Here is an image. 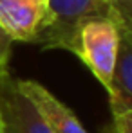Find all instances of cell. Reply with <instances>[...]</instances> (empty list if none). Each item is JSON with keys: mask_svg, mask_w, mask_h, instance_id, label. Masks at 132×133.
Wrapping results in <instances>:
<instances>
[{"mask_svg": "<svg viewBox=\"0 0 132 133\" xmlns=\"http://www.w3.org/2000/svg\"><path fill=\"white\" fill-rule=\"evenodd\" d=\"M101 18L130 22V0H45V18L33 43L72 52L82 25Z\"/></svg>", "mask_w": 132, "mask_h": 133, "instance_id": "obj_1", "label": "cell"}, {"mask_svg": "<svg viewBox=\"0 0 132 133\" xmlns=\"http://www.w3.org/2000/svg\"><path fill=\"white\" fill-rule=\"evenodd\" d=\"M132 31L130 22L90 20L82 25L72 54H76L94 77L107 90L116 68L118 50L123 32Z\"/></svg>", "mask_w": 132, "mask_h": 133, "instance_id": "obj_2", "label": "cell"}, {"mask_svg": "<svg viewBox=\"0 0 132 133\" xmlns=\"http://www.w3.org/2000/svg\"><path fill=\"white\" fill-rule=\"evenodd\" d=\"M0 117L4 133H53L36 106L25 97L16 79L11 76L0 83Z\"/></svg>", "mask_w": 132, "mask_h": 133, "instance_id": "obj_3", "label": "cell"}, {"mask_svg": "<svg viewBox=\"0 0 132 133\" xmlns=\"http://www.w3.org/2000/svg\"><path fill=\"white\" fill-rule=\"evenodd\" d=\"M45 18V0H0V27L11 42L33 43Z\"/></svg>", "mask_w": 132, "mask_h": 133, "instance_id": "obj_4", "label": "cell"}, {"mask_svg": "<svg viewBox=\"0 0 132 133\" xmlns=\"http://www.w3.org/2000/svg\"><path fill=\"white\" fill-rule=\"evenodd\" d=\"M16 85L25 94V97L36 106L53 133H89L78 121L76 113L65 106L58 97H54L44 85L33 79H16Z\"/></svg>", "mask_w": 132, "mask_h": 133, "instance_id": "obj_5", "label": "cell"}, {"mask_svg": "<svg viewBox=\"0 0 132 133\" xmlns=\"http://www.w3.org/2000/svg\"><path fill=\"white\" fill-rule=\"evenodd\" d=\"M132 31L123 32L109 88L112 117L132 115Z\"/></svg>", "mask_w": 132, "mask_h": 133, "instance_id": "obj_6", "label": "cell"}, {"mask_svg": "<svg viewBox=\"0 0 132 133\" xmlns=\"http://www.w3.org/2000/svg\"><path fill=\"white\" fill-rule=\"evenodd\" d=\"M11 47H13V42L0 27V81H4L9 76L7 65H9V58H11Z\"/></svg>", "mask_w": 132, "mask_h": 133, "instance_id": "obj_7", "label": "cell"}, {"mask_svg": "<svg viewBox=\"0 0 132 133\" xmlns=\"http://www.w3.org/2000/svg\"><path fill=\"white\" fill-rule=\"evenodd\" d=\"M0 133H4V122H2V117H0Z\"/></svg>", "mask_w": 132, "mask_h": 133, "instance_id": "obj_8", "label": "cell"}, {"mask_svg": "<svg viewBox=\"0 0 132 133\" xmlns=\"http://www.w3.org/2000/svg\"><path fill=\"white\" fill-rule=\"evenodd\" d=\"M0 83H2V81H0Z\"/></svg>", "mask_w": 132, "mask_h": 133, "instance_id": "obj_9", "label": "cell"}]
</instances>
